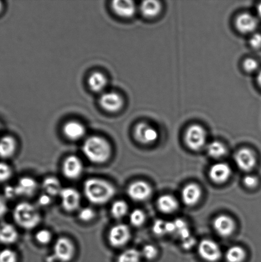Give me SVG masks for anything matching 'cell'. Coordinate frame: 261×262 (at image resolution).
Listing matches in <instances>:
<instances>
[{"label": "cell", "mask_w": 261, "mask_h": 262, "mask_svg": "<svg viewBox=\"0 0 261 262\" xmlns=\"http://www.w3.org/2000/svg\"><path fill=\"white\" fill-rule=\"evenodd\" d=\"M84 192L87 199L92 204L103 205L114 197L116 189L105 180L92 178L84 182Z\"/></svg>", "instance_id": "6da1fadb"}, {"label": "cell", "mask_w": 261, "mask_h": 262, "mask_svg": "<svg viewBox=\"0 0 261 262\" xmlns=\"http://www.w3.org/2000/svg\"><path fill=\"white\" fill-rule=\"evenodd\" d=\"M82 150L86 158L96 164L106 163L111 156V146L108 141L97 136H90L87 139Z\"/></svg>", "instance_id": "7a4b0ae2"}, {"label": "cell", "mask_w": 261, "mask_h": 262, "mask_svg": "<svg viewBox=\"0 0 261 262\" xmlns=\"http://www.w3.org/2000/svg\"><path fill=\"white\" fill-rule=\"evenodd\" d=\"M13 217L18 225L27 230L37 227L41 221L39 212L33 205L27 202L20 203L15 206Z\"/></svg>", "instance_id": "3957f363"}, {"label": "cell", "mask_w": 261, "mask_h": 262, "mask_svg": "<svg viewBox=\"0 0 261 262\" xmlns=\"http://www.w3.org/2000/svg\"><path fill=\"white\" fill-rule=\"evenodd\" d=\"M185 141L188 147L193 150H199L203 147L206 141V132L200 125H191L186 130Z\"/></svg>", "instance_id": "277c9868"}, {"label": "cell", "mask_w": 261, "mask_h": 262, "mask_svg": "<svg viewBox=\"0 0 261 262\" xmlns=\"http://www.w3.org/2000/svg\"><path fill=\"white\" fill-rule=\"evenodd\" d=\"M55 257L61 262H68L73 258L75 254V247L70 239L60 237L54 246Z\"/></svg>", "instance_id": "5b68a950"}, {"label": "cell", "mask_w": 261, "mask_h": 262, "mask_svg": "<svg viewBox=\"0 0 261 262\" xmlns=\"http://www.w3.org/2000/svg\"><path fill=\"white\" fill-rule=\"evenodd\" d=\"M130 236L131 234L129 227L126 225L118 224L114 226L110 230L108 240L110 245L113 247L120 248L129 242Z\"/></svg>", "instance_id": "8992f818"}, {"label": "cell", "mask_w": 261, "mask_h": 262, "mask_svg": "<svg viewBox=\"0 0 261 262\" xmlns=\"http://www.w3.org/2000/svg\"><path fill=\"white\" fill-rule=\"evenodd\" d=\"M198 252L203 260L216 262L221 257L222 252L219 246L213 241L204 239L199 244Z\"/></svg>", "instance_id": "52a82bcc"}, {"label": "cell", "mask_w": 261, "mask_h": 262, "mask_svg": "<svg viewBox=\"0 0 261 262\" xmlns=\"http://www.w3.org/2000/svg\"><path fill=\"white\" fill-rule=\"evenodd\" d=\"M134 136L139 142L145 145L155 143L158 138V133L155 127L147 122H140L135 126Z\"/></svg>", "instance_id": "ba28073f"}, {"label": "cell", "mask_w": 261, "mask_h": 262, "mask_svg": "<svg viewBox=\"0 0 261 262\" xmlns=\"http://www.w3.org/2000/svg\"><path fill=\"white\" fill-rule=\"evenodd\" d=\"M152 189L149 184L144 181L133 182L127 189V194L134 201L142 202L149 199Z\"/></svg>", "instance_id": "9c48e42d"}, {"label": "cell", "mask_w": 261, "mask_h": 262, "mask_svg": "<svg viewBox=\"0 0 261 262\" xmlns=\"http://www.w3.org/2000/svg\"><path fill=\"white\" fill-rule=\"evenodd\" d=\"M60 196L61 205L66 211L73 212L80 206L81 195L76 189L72 187L62 189Z\"/></svg>", "instance_id": "30bf717a"}, {"label": "cell", "mask_w": 261, "mask_h": 262, "mask_svg": "<svg viewBox=\"0 0 261 262\" xmlns=\"http://www.w3.org/2000/svg\"><path fill=\"white\" fill-rule=\"evenodd\" d=\"M234 161L240 169L251 171L256 164V157L254 151L248 148L240 149L235 154Z\"/></svg>", "instance_id": "8fae6325"}, {"label": "cell", "mask_w": 261, "mask_h": 262, "mask_svg": "<svg viewBox=\"0 0 261 262\" xmlns=\"http://www.w3.org/2000/svg\"><path fill=\"white\" fill-rule=\"evenodd\" d=\"M83 171V163L78 157L70 156L64 161L63 173L66 178L70 180L78 179L81 176Z\"/></svg>", "instance_id": "7c38bea8"}, {"label": "cell", "mask_w": 261, "mask_h": 262, "mask_svg": "<svg viewBox=\"0 0 261 262\" xmlns=\"http://www.w3.org/2000/svg\"><path fill=\"white\" fill-rule=\"evenodd\" d=\"M99 103L106 111L114 113L122 109L124 101L119 94L114 92H106L100 97Z\"/></svg>", "instance_id": "4fadbf2b"}, {"label": "cell", "mask_w": 261, "mask_h": 262, "mask_svg": "<svg viewBox=\"0 0 261 262\" xmlns=\"http://www.w3.org/2000/svg\"><path fill=\"white\" fill-rule=\"evenodd\" d=\"M213 225L216 232L224 237L231 235L236 227L234 220L224 214L219 215L215 218Z\"/></svg>", "instance_id": "5bb4252c"}, {"label": "cell", "mask_w": 261, "mask_h": 262, "mask_svg": "<svg viewBox=\"0 0 261 262\" xmlns=\"http://www.w3.org/2000/svg\"><path fill=\"white\" fill-rule=\"evenodd\" d=\"M231 174V169L228 164L219 163L213 164L209 171L211 181L217 184H222L229 179Z\"/></svg>", "instance_id": "9a60e30c"}, {"label": "cell", "mask_w": 261, "mask_h": 262, "mask_svg": "<svg viewBox=\"0 0 261 262\" xmlns=\"http://www.w3.org/2000/svg\"><path fill=\"white\" fill-rule=\"evenodd\" d=\"M235 24L240 32L250 33L256 29L258 21L256 18L249 13H242L236 17Z\"/></svg>", "instance_id": "2e32d148"}, {"label": "cell", "mask_w": 261, "mask_h": 262, "mask_svg": "<svg viewBox=\"0 0 261 262\" xmlns=\"http://www.w3.org/2000/svg\"><path fill=\"white\" fill-rule=\"evenodd\" d=\"M202 191L198 184L191 183L183 187L181 191V199L184 204L188 206H193L200 200Z\"/></svg>", "instance_id": "e0dca14e"}, {"label": "cell", "mask_w": 261, "mask_h": 262, "mask_svg": "<svg viewBox=\"0 0 261 262\" xmlns=\"http://www.w3.org/2000/svg\"><path fill=\"white\" fill-rule=\"evenodd\" d=\"M111 7L115 14L124 18L132 17L136 11L134 2L129 0H116L112 2Z\"/></svg>", "instance_id": "ac0fdd59"}, {"label": "cell", "mask_w": 261, "mask_h": 262, "mask_svg": "<svg viewBox=\"0 0 261 262\" xmlns=\"http://www.w3.org/2000/svg\"><path fill=\"white\" fill-rule=\"evenodd\" d=\"M37 186L35 180L31 177H22L14 187L15 194L16 196H32L37 191Z\"/></svg>", "instance_id": "d6986e66"}, {"label": "cell", "mask_w": 261, "mask_h": 262, "mask_svg": "<svg viewBox=\"0 0 261 262\" xmlns=\"http://www.w3.org/2000/svg\"><path fill=\"white\" fill-rule=\"evenodd\" d=\"M64 135L69 140L77 141L85 135L86 129L84 125L77 121L68 122L63 128Z\"/></svg>", "instance_id": "ffe728a7"}, {"label": "cell", "mask_w": 261, "mask_h": 262, "mask_svg": "<svg viewBox=\"0 0 261 262\" xmlns=\"http://www.w3.org/2000/svg\"><path fill=\"white\" fill-rule=\"evenodd\" d=\"M18 232L15 228L9 223L0 224V243L4 245H12L16 242Z\"/></svg>", "instance_id": "44dd1931"}, {"label": "cell", "mask_w": 261, "mask_h": 262, "mask_svg": "<svg viewBox=\"0 0 261 262\" xmlns=\"http://www.w3.org/2000/svg\"><path fill=\"white\" fill-rule=\"evenodd\" d=\"M17 143L12 136H6L0 140V158L9 159L11 158L16 150Z\"/></svg>", "instance_id": "7402d4cb"}, {"label": "cell", "mask_w": 261, "mask_h": 262, "mask_svg": "<svg viewBox=\"0 0 261 262\" xmlns=\"http://www.w3.org/2000/svg\"><path fill=\"white\" fill-rule=\"evenodd\" d=\"M157 207L161 212L172 213L178 207V203L175 197L165 194L159 197L157 200Z\"/></svg>", "instance_id": "603a6c76"}, {"label": "cell", "mask_w": 261, "mask_h": 262, "mask_svg": "<svg viewBox=\"0 0 261 262\" xmlns=\"http://www.w3.org/2000/svg\"><path fill=\"white\" fill-rule=\"evenodd\" d=\"M88 85L92 91L100 92L104 91L107 84L106 76L100 72H94L89 77Z\"/></svg>", "instance_id": "cb8c5ba5"}, {"label": "cell", "mask_w": 261, "mask_h": 262, "mask_svg": "<svg viewBox=\"0 0 261 262\" xmlns=\"http://www.w3.org/2000/svg\"><path fill=\"white\" fill-rule=\"evenodd\" d=\"M162 9V5L160 3L154 0H148L142 2L140 6V10L141 14L145 17L152 18L157 16Z\"/></svg>", "instance_id": "d4e9b609"}, {"label": "cell", "mask_w": 261, "mask_h": 262, "mask_svg": "<svg viewBox=\"0 0 261 262\" xmlns=\"http://www.w3.org/2000/svg\"><path fill=\"white\" fill-rule=\"evenodd\" d=\"M43 189L45 193L50 196H56L60 195L61 188L60 182L56 177H50L44 179L42 183Z\"/></svg>", "instance_id": "484cf974"}, {"label": "cell", "mask_w": 261, "mask_h": 262, "mask_svg": "<svg viewBox=\"0 0 261 262\" xmlns=\"http://www.w3.org/2000/svg\"><path fill=\"white\" fill-rule=\"evenodd\" d=\"M246 258V252L239 246H232L226 253L227 262H243Z\"/></svg>", "instance_id": "4316f807"}, {"label": "cell", "mask_w": 261, "mask_h": 262, "mask_svg": "<svg viewBox=\"0 0 261 262\" xmlns=\"http://www.w3.org/2000/svg\"><path fill=\"white\" fill-rule=\"evenodd\" d=\"M209 156L213 158H222L226 155L227 148L224 143L219 141H212L208 144L206 148Z\"/></svg>", "instance_id": "83f0119b"}, {"label": "cell", "mask_w": 261, "mask_h": 262, "mask_svg": "<svg viewBox=\"0 0 261 262\" xmlns=\"http://www.w3.org/2000/svg\"><path fill=\"white\" fill-rule=\"evenodd\" d=\"M173 222L175 227V233L178 236L182 242L192 237L190 230L185 221L177 219Z\"/></svg>", "instance_id": "f1b7e54d"}, {"label": "cell", "mask_w": 261, "mask_h": 262, "mask_svg": "<svg viewBox=\"0 0 261 262\" xmlns=\"http://www.w3.org/2000/svg\"><path fill=\"white\" fill-rule=\"evenodd\" d=\"M128 210L129 207L127 203L122 200H118L112 204L111 212L112 217L119 220L122 219L127 214Z\"/></svg>", "instance_id": "f546056e"}, {"label": "cell", "mask_w": 261, "mask_h": 262, "mask_svg": "<svg viewBox=\"0 0 261 262\" xmlns=\"http://www.w3.org/2000/svg\"><path fill=\"white\" fill-rule=\"evenodd\" d=\"M140 253L135 249H129L120 254L117 262H140Z\"/></svg>", "instance_id": "4dcf8cb0"}, {"label": "cell", "mask_w": 261, "mask_h": 262, "mask_svg": "<svg viewBox=\"0 0 261 262\" xmlns=\"http://www.w3.org/2000/svg\"><path fill=\"white\" fill-rule=\"evenodd\" d=\"M145 222V214L141 210L135 209L130 214V222L134 227H140Z\"/></svg>", "instance_id": "1f68e13d"}, {"label": "cell", "mask_w": 261, "mask_h": 262, "mask_svg": "<svg viewBox=\"0 0 261 262\" xmlns=\"http://www.w3.org/2000/svg\"><path fill=\"white\" fill-rule=\"evenodd\" d=\"M0 262H17V255L14 251L5 249L0 251Z\"/></svg>", "instance_id": "d6a6232c"}, {"label": "cell", "mask_w": 261, "mask_h": 262, "mask_svg": "<svg viewBox=\"0 0 261 262\" xmlns=\"http://www.w3.org/2000/svg\"><path fill=\"white\" fill-rule=\"evenodd\" d=\"M12 174L11 168L7 163L0 162V182L9 181Z\"/></svg>", "instance_id": "836d02e7"}, {"label": "cell", "mask_w": 261, "mask_h": 262, "mask_svg": "<svg viewBox=\"0 0 261 262\" xmlns=\"http://www.w3.org/2000/svg\"><path fill=\"white\" fill-rule=\"evenodd\" d=\"M153 232L158 235H163L168 233L167 222L162 220H156L153 225Z\"/></svg>", "instance_id": "e575fe53"}, {"label": "cell", "mask_w": 261, "mask_h": 262, "mask_svg": "<svg viewBox=\"0 0 261 262\" xmlns=\"http://www.w3.org/2000/svg\"><path fill=\"white\" fill-rule=\"evenodd\" d=\"M36 240L41 245H47L52 239V235L48 230H41L38 231L35 235Z\"/></svg>", "instance_id": "d590c367"}, {"label": "cell", "mask_w": 261, "mask_h": 262, "mask_svg": "<svg viewBox=\"0 0 261 262\" xmlns=\"http://www.w3.org/2000/svg\"><path fill=\"white\" fill-rule=\"evenodd\" d=\"M96 216V212L91 208L86 207L82 209L79 213V217L82 222H89Z\"/></svg>", "instance_id": "8d00e7d4"}, {"label": "cell", "mask_w": 261, "mask_h": 262, "mask_svg": "<svg viewBox=\"0 0 261 262\" xmlns=\"http://www.w3.org/2000/svg\"><path fill=\"white\" fill-rule=\"evenodd\" d=\"M158 251L157 248L153 245L145 246L143 249V255L148 260H152L157 256Z\"/></svg>", "instance_id": "74e56055"}, {"label": "cell", "mask_w": 261, "mask_h": 262, "mask_svg": "<svg viewBox=\"0 0 261 262\" xmlns=\"http://www.w3.org/2000/svg\"><path fill=\"white\" fill-rule=\"evenodd\" d=\"M243 66H244L245 70L248 73H252V72L257 71V69L259 68V63L254 59L249 58H247L244 61Z\"/></svg>", "instance_id": "f35d334b"}, {"label": "cell", "mask_w": 261, "mask_h": 262, "mask_svg": "<svg viewBox=\"0 0 261 262\" xmlns=\"http://www.w3.org/2000/svg\"><path fill=\"white\" fill-rule=\"evenodd\" d=\"M258 182H259V180H258L257 177L252 176V174L247 176L244 179L245 186L249 187V188H254L257 186Z\"/></svg>", "instance_id": "ab89813d"}, {"label": "cell", "mask_w": 261, "mask_h": 262, "mask_svg": "<svg viewBox=\"0 0 261 262\" xmlns=\"http://www.w3.org/2000/svg\"><path fill=\"white\" fill-rule=\"evenodd\" d=\"M250 45L254 49H258L261 47V34L260 33H254L250 38Z\"/></svg>", "instance_id": "60d3db41"}, {"label": "cell", "mask_w": 261, "mask_h": 262, "mask_svg": "<svg viewBox=\"0 0 261 262\" xmlns=\"http://www.w3.org/2000/svg\"><path fill=\"white\" fill-rule=\"evenodd\" d=\"M51 196L47 194H43L41 195L39 199H38V204L41 206H48L51 203Z\"/></svg>", "instance_id": "b9f144b4"}, {"label": "cell", "mask_w": 261, "mask_h": 262, "mask_svg": "<svg viewBox=\"0 0 261 262\" xmlns=\"http://www.w3.org/2000/svg\"><path fill=\"white\" fill-rule=\"evenodd\" d=\"M196 244V240L193 237H191L188 239L183 241L182 246L184 249L185 250H189V249H191Z\"/></svg>", "instance_id": "7bdbcfd3"}, {"label": "cell", "mask_w": 261, "mask_h": 262, "mask_svg": "<svg viewBox=\"0 0 261 262\" xmlns=\"http://www.w3.org/2000/svg\"><path fill=\"white\" fill-rule=\"evenodd\" d=\"M7 211L6 203L3 198L0 196V217L4 216Z\"/></svg>", "instance_id": "ee69618b"}, {"label": "cell", "mask_w": 261, "mask_h": 262, "mask_svg": "<svg viewBox=\"0 0 261 262\" xmlns=\"http://www.w3.org/2000/svg\"><path fill=\"white\" fill-rule=\"evenodd\" d=\"M5 195L9 198H12L16 196L14 187H7V188L5 189Z\"/></svg>", "instance_id": "f6af8a7d"}, {"label": "cell", "mask_w": 261, "mask_h": 262, "mask_svg": "<svg viewBox=\"0 0 261 262\" xmlns=\"http://www.w3.org/2000/svg\"><path fill=\"white\" fill-rule=\"evenodd\" d=\"M257 81L258 84H259V86L261 88V71L257 74Z\"/></svg>", "instance_id": "bcb514c9"}, {"label": "cell", "mask_w": 261, "mask_h": 262, "mask_svg": "<svg viewBox=\"0 0 261 262\" xmlns=\"http://www.w3.org/2000/svg\"><path fill=\"white\" fill-rule=\"evenodd\" d=\"M257 12L258 14H259V16L261 17V3L257 6Z\"/></svg>", "instance_id": "7dc6e473"}, {"label": "cell", "mask_w": 261, "mask_h": 262, "mask_svg": "<svg viewBox=\"0 0 261 262\" xmlns=\"http://www.w3.org/2000/svg\"><path fill=\"white\" fill-rule=\"evenodd\" d=\"M2 2H0V12L2 11Z\"/></svg>", "instance_id": "c3c4849f"}]
</instances>
